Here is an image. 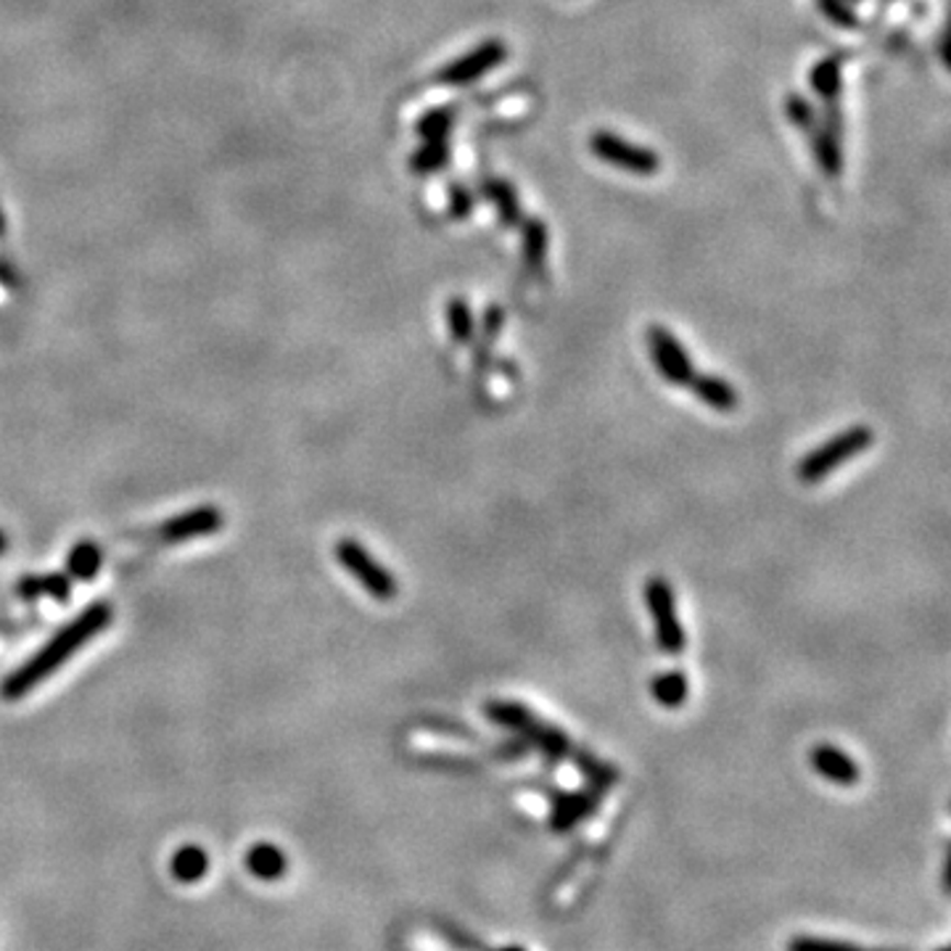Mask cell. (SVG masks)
Listing matches in <instances>:
<instances>
[{
	"instance_id": "6",
	"label": "cell",
	"mask_w": 951,
	"mask_h": 951,
	"mask_svg": "<svg viewBox=\"0 0 951 951\" xmlns=\"http://www.w3.org/2000/svg\"><path fill=\"white\" fill-rule=\"evenodd\" d=\"M505 58L507 45L497 41V37H490V41L479 43L473 51H468V54L449 61L447 67L436 75V80H439V85H449V88H462V85H471L481 80L484 75H490Z\"/></svg>"
},
{
	"instance_id": "5",
	"label": "cell",
	"mask_w": 951,
	"mask_h": 951,
	"mask_svg": "<svg viewBox=\"0 0 951 951\" xmlns=\"http://www.w3.org/2000/svg\"><path fill=\"white\" fill-rule=\"evenodd\" d=\"M645 605H648L650 618L656 624V640L658 648L669 656H680L685 650V629H682L680 616H676V603L672 584L663 577H650L645 582Z\"/></svg>"
},
{
	"instance_id": "22",
	"label": "cell",
	"mask_w": 951,
	"mask_h": 951,
	"mask_svg": "<svg viewBox=\"0 0 951 951\" xmlns=\"http://www.w3.org/2000/svg\"><path fill=\"white\" fill-rule=\"evenodd\" d=\"M447 323H449V334H452L455 342L458 344H471L473 342V331H475L473 310L462 297L449 299Z\"/></svg>"
},
{
	"instance_id": "7",
	"label": "cell",
	"mask_w": 951,
	"mask_h": 951,
	"mask_svg": "<svg viewBox=\"0 0 951 951\" xmlns=\"http://www.w3.org/2000/svg\"><path fill=\"white\" fill-rule=\"evenodd\" d=\"M645 342H648L650 360H653L658 373L667 378L669 383H674V387H687L695 368L687 349L680 344V338L669 328H663V325L653 323L645 331Z\"/></svg>"
},
{
	"instance_id": "30",
	"label": "cell",
	"mask_w": 951,
	"mask_h": 951,
	"mask_svg": "<svg viewBox=\"0 0 951 951\" xmlns=\"http://www.w3.org/2000/svg\"><path fill=\"white\" fill-rule=\"evenodd\" d=\"M473 212V197L468 188H462L460 182H452V188H449V214H452L455 220H468Z\"/></svg>"
},
{
	"instance_id": "20",
	"label": "cell",
	"mask_w": 951,
	"mask_h": 951,
	"mask_svg": "<svg viewBox=\"0 0 951 951\" xmlns=\"http://www.w3.org/2000/svg\"><path fill=\"white\" fill-rule=\"evenodd\" d=\"M206 870H210V857L199 846H182L172 857V875L180 883H197L206 875Z\"/></svg>"
},
{
	"instance_id": "14",
	"label": "cell",
	"mask_w": 951,
	"mask_h": 951,
	"mask_svg": "<svg viewBox=\"0 0 951 951\" xmlns=\"http://www.w3.org/2000/svg\"><path fill=\"white\" fill-rule=\"evenodd\" d=\"M547 227L539 217H529L521 223V259L529 272H542L547 259Z\"/></svg>"
},
{
	"instance_id": "9",
	"label": "cell",
	"mask_w": 951,
	"mask_h": 951,
	"mask_svg": "<svg viewBox=\"0 0 951 951\" xmlns=\"http://www.w3.org/2000/svg\"><path fill=\"white\" fill-rule=\"evenodd\" d=\"M843 122H840L836 103H827L823 120L812 127V154L817 161L819 172L825 178H838L843 169V152H840V133H843Z\"/></svg>"
},
{
	"instance_id": "31",
	"label": "cell",
	"mask_w": 951,
	"mask_h": 951,
	"mask_svg": "<svg viewBox=\"0 0 951 951\" xmlns=\"http://www.w3.org/2000/svg\"><path fill=\"white\" fill-rule=\"evenodd\" d=\"M529 751V746H526L524 738H513L503 742V746L497 748V756H503V759H518V756H524Z\"/></svg>"
},
{
	"instance_id": "11",
	"label": "cell",
	"mask_w": 951,
	"mask_h": 951,
	"mask_svg": "<svg viewBox=\"0 0 951 951\" xmlns=\"http://www.w3.org/2000/svg\"><path fill=\"white\" fill-rule=\"evenodd\" d=\"M687 387L693 389V394L698 396L703 405L716 410V413H732L740 405V396L732 389V383L725 381L721 376L693 373Z\"/></svg>"
},
{
	"instance_id": "4",
	"label": "cell",
	"mask_w": 951,
	"mask_h": 951,
	"mask_svg": "<svg viewBox=\"0 0 951 951\" xmlns=\"http://www.w3.org/2000/svg\"><path fill=\"white\" fill-rule=\"evenodd\" d=\"M334 550L338 563L347 569V574L355 579V582L362 584L370 597H376V601L381 603L394 601L396 590H400L396 588V579L387 566L378 563V560L370 556L368 547L357 542V539H338Z\"/></svg>"
},
{
	"instance_id": "3",
	"label": "cell",
	"mask_w": 951,
	"mask_h": 951,
	"mask_svg": "<svg viewBox=\"0 0 951 951\" xmlns=\"http://www.w3.org/2000/svg\"><path fill=\"white\" fill-rule=\"evenodd\" d=\"M590 152L605 165L618 167L627 175H637V178H653L661 169V156L653 148L631 143L624 135L611 133V130H595L590 135Z\"/></svg>"
},
{
	"instance_id": "32",
	"label": "cell",
	"mask_w": 951,
	"mask_h": 951,
	"mask_svg": "<svg viewBox=\"0 0 951 951\" xmlns=\"http://www.w3.org/2000/svg\"><path fill=\"white\" fill-rule=\"evenodd\" d=\"M3 547H5V537H3V534H0V552H3Z\"/></svg>"
},
{
	"instance_id": "10",
	"label": "cell",
	"mask_w": 951,
	"mask_h": 951,
	"mask_svg": "<svg viewBox=\"0 0 951 951\" xmlns=\"http://www.w3.org/2000/svg\"><path fill=\"white\" fill-rule=\"evenodd\" d=\"M809 761H812L814 772H817L819 777L830 780L832 785L851 787V785L859 783V774H862L859 772L857 761H853L849 753L840 751V748H836V746H825V742L823 746L814 748Z\"/></svg>"
},
{
	"instance_id": "28",
	"label": "cell",
	"mask_w": 951,
	"mask_h": 951,
	"mask_svg": "<svg viewBox=\"0 0 951 951\" xmlns=\"http://www.w3.org/2000/svg\"><path fill=\"white\" fill-rule=\"evenodd\" d=\"M817 9L832 27L859 30V16L851 11L849 0H817Z\"/></svg>"
},
{
	"instance_id": "26",
	"label": "cell",
	"mask_w": 951,
	"mask_h": 951,
	"mask_svg": "<svg viewBox=\"0 0 951 951\" xmlns=\"http://www.w3.org/2000/svg\"><path fill=\"white\" fill-rule=\"evenodd\" d=\"M505 323V312L503 307H497V304H492V307H486L484 312V323H481V334H479V344H475V368L484 370V362H490L486 357H490V349L494 344V336L500 334V328H503Z\"/></svg>"
},
{
	"instance_id": "29",
	"label": "cell",
	"mask_w": 951,
	"mask_h": 951,
	"mask_svg": "<svg viewBox=\"0 0 951 951\" xmlns=\"http://www.w3.org/2000/svg\"><path fill=\"white\" fill-rule=\"evenodd\" d=\"M785 114H787V120H791L793 125L801 130V133H812V127L817 125V120H819L812 103L806 101L801 93H787Z\"/></svg>"
},
{
	"instance_id": "1",
	"label": "cell",
	"mask_w": 951,
	"mask_h": 951,
	"mask_svg": "<svg viewBox=\"0 0 951 951\" xmlns=\"http://www.w3.org/2000/svg\"><path fill=\"white\" fill-rule=\"evenodd\" d=\"M114 608L109 603H93L77 614L64 629H58L41 650H35L22 667H16L14 672L3 680L0 685V695L5 701H22L24 695L32 693L37 685H43L56 669H61L77 650L85 648L96 635H101L103 629L112 624Z\"/></svg>"
},
{
	"instance_id": "19",
	"label": "cell",
	"mask_w": 951,
	"mask_h": 951,
	"mask_svg": "<svg viewBox=\"0 0 951 951\" xmlns=\"http://www.w3.org/2000/svg\"><path fill=\"white\" fill-rule=\"evenodd\" d=\"M809 82L814 93H817L825 103H836V99L840 96V82H843V77H840V58L838 56L819 58V61L812 67Z\"/></svg>"
},
{
	"instance_id": "16",
	"label": "cell",
	"mask_w": 951,
	"mask_h": 951,
	"mask_svg": "<svg viewBox=\"0 0 951 951\" xmlns=\"http://www.w3.org/2000/svg\"><path fill=\"white\" fill-rule=\"evenodd\" d=\"M484 716L492 721V725L503 727L507 732H516V735L524 732V729H529L534 721H537V716H534L532 708H526L524 703L518 701L484 703Z\"/></svg>"
},
{
	"instance_id": "25",
	"label": "cell",
	"mask_w": 951,
	"mask_h": 951,
	"mask_svg": "<svg viewBox=\"0 0 951 951\" xmlns=\"http://www.w3.org/2000/svg\"><path fill=\"white\" fill-rule=\"evenodd\" d=\"M447 161H449L447 138L426 141L418 148V152L413 154V159H410V167H413L415 175H432V172H439V169L445 167Z\"/></svg>"
},
{
	"instance_id": "13",
	"label": "cell",
	"mask_w": 951,
	"mask_h": 951,
	"mask_svg": "<svg viewBox=\"0 0 951 951\" xmlns=\"http://www.w3.org/2000/svg\"><path fill=\"white\" fill-rule=\"evenodd\" d=\"M595 806H597L595 793H560L556 798V806H552L550 825L560 832L571 830L579 819L590 817V814L595 812Z\"/></svg>"
},
{
	"instance_id": "12",
	"label": "cell",
	"mask_w": 951,
	"mask_h": 951,
	"mask_svg": "<svg viewBox=\"0 0 951 951\" xmlns=\"http://www.w3.org/2000/svg\"><path fill=\"white\" fill-rule=\"evenodd\" d=\"M518 738L526 740V746L534 748V751H539L545 756V759L550 761H560L566 759V756H571V738L563 732V729L545 725V721H534L529 729H524V732L518 735Z\"/></svg>"
},
{
	"instance_id": "24",
	"label": "cell",
	"mask_w": 951,
	"mask_h": 951,
	"mask_svg": "<svg viewBox=\"0 0 951 951\" xmlns=\"http://www.w3.org/2000/svg\"><path fill=\"white\" fill-rule=\"evenodd\" d=\"M571 756H574L579 772H582L584 777L590 780V785L595 787V791H608V787L616 785L618 772L614 770V767L603 764L601 759H595V756H590L584 751H574V748H571Z\"/></svg>"
},
{
	"instance_id": "21",
	"label": "cell",
	"mask_w": 951,
	"mask_h": 951,
	"mask_svg": "<svg viewBox=\"0 0 951 951\" xmlns=\"http://www.w3.org/2000/svg\"><path fill=\"white\" fill-rule=\"evenodd\" d=\"M101 560H103V556H101L99 545L90 542V539L88 542H77L75 547H71L69 560H67L69 577L80 579V582H90V579L99 574Z\"/></svg>"
},
{
	"instance_id": "15",
	"label": "cell",
	"mask_w": 951,
	"mask_h": 951,
	"mask_svg": "<svg viewBox=\"0 0 951 951\" xmlns=\"http://www.w3.org/2000/svg\"><path fill=\"white\" fill-rule=\"evenodd\" d=\"M481 191H484V197L492 201L494 210H497V220L503 227H516L521 225V220H524V212H521V201L516 188H513V182L507 180H484V186H481Z\"/></svg>"
},
{
	"instance_id": "33",
	"label": "cell",
	"mask_w": 951,
	"mask_h": 951,
	"mask_svg": "<svg viewBox=\"0 0 951 951\" xmlns=\"http://www.w3.org/2000/svg\"><path fill=\"white\" fill-rule=\"evenodd\" d=\"M883 3H891V0H883Z\"/></svg>"
},
{
	"instance_id": "2",
	"label": "cell",
	"mask_w": 951,
	"mask_h": 951,
	"mask_svg": "<svg viewBox=\"0 0 951 951\" xmlns=\"http://www.w3.org/2000/svg\"><path fill=\"white\" fill-rule=\"evenodd\" d=\"M872 441H875V434H872L870 426L846 428V432L836 434L832 439H827L825 445L812 449L806 458L798 460L796 466L798 481H804V484H817V481H823L825 475H830L836 468L843 466L846 460L857 458V455H862L864 449H870Z\"/></svg>"
},
{
	"instance_id": "27",
	"label": "cell",
	"mask_w": 951,
	"mask_h": 951,
	"mask_svg": "<svg viewBox=\"0 0 951 951\" xmlns=\"http://www.w3.org/2000/svg\"><path fill=\"white\" fill-rule=\"evenodd\" d=\"M452 125H455V109H449V107H439V109H432V112H426L418 120V135L423 141H441V138H447L449 133H452Z\"/></svg>"
},
{
	"instance_id": "18",
	"label": "cell",
	"mask_w": 951,
	"mask_h": 951,
	"mask_svg": "<svg viewBox=\"0 0 951 951\" xmlns=\"http://www.w3.org/2000/svg\"><path fill=\"white\" fill-rule=\"evenodd\" d=\"M687 693H690V685L682 669H672V672L658 674L656 680L650 682V695H653V701L663 708H682L687 701Z\"/></svg>"
},
{
	"instance_id": "23",
	"label": "cell",
	"mask_w": 951,
	"mask_h": 951,
	"mask_svg": "<svg viewBox=\"0 0 951 951\" xmlns=\"http://www.w3.org/2000/svg\"><path fill=\"white\" fill-rule=\"evenodd\" d=\"M19 590H22L27 597L48 595V597H54V601H58V603H67L69 601L71 582H69L67 574L32 577V579H24V582L19 584Z\"/></svg>"
},
{
	"instance_id": "17",
	"label": "cell",
	"mask_w": 951,
	"mask_h": 951,
	"mask_svg": "<svg viewBox=\"0 0 951 951\" xmlns=\"http://www.w3.org/2000/svg\"><path fill=\"white\" fill-rule=\"evenodd\" d=\"M246 868L259 881H278L286 872V853L272 843H257L246 853Z\"/></svg>"
},
{
	"instance_id": "8",
	"label": "cell",
	"mask_w": 951,
	"mask_h": 951,
	"mask_svg": "<svg viewBox=\"0 0 951 951\" xmlns=\"http://www.w3.org/2000/svg\"><path fill=\"white\" fill-rule=\"evenodd\" d=\"M223 524H225V516L220 507L201 505V507H193V511L178 513V516L167 518L165 524L156 529V537H159L165 545H180V542H191V539L217 534L223 529Z\"/></svg>"
}]
</instances>
